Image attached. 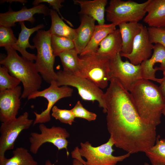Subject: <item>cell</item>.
<instances>
[{"label":"cell","instance_id":"cell-20","mask_svg":"<svg viewBox=\"0 0 165 165\" xmlns=\"http://www.w3.org/2000/svg\"><path fill=\"white\" fill-rule=\"evenodd\" d=\"M144 21L149 27L165 28V0H149Z\"/></svg>","mask_w":165,"mask_h":165},{"label":"cell","instance_id":"cell-36","mask_svg":"<svg viewBox=\"0 0 165 165\" xmlns=\"http://www.w3.org/2000/svg\"><path fill=\"white\" fill-rule=\"evenodd\" d=\"M0 3H3L5 2H9L11 3L12 2H19L22 3L24 4L27 2L26 0H0Z\"/></svg>","mask_w":165,"mask_h":165},{"label":"cell","instance_id":"cell-40","mask_svg":"<svg viewBox=\"0 0 165 165\" xmlns=\"http://www.w3.org/2000/svg\"><path fill=\"white\" fill-rule=\"evenodd\" d=\"M144 165H152L151 164L148 163H145L144 164Z\"/></svg>","mask_w":165,"mask_h":165},{"label":"cell","instance_id":"cell-15","mask_svg":"<svg viewBox=\"0 0 165 165\" xmlns=\"http://www.w3.org/2000/svg\"><path fill=\"white\" fill-rule=\"evenodd\" d=\"M21 87L0 92V120L1 123L16 118L20 108Z\"/></svg>","mask_w":165,"mask_h":165},{"label":"cell","instance_id":"cell-21","mask_svg":"<svg viewBox=\"0 0 165 165\" xmlns=\"http://www.w3.org/2000/svg\"><path fill=\"white\" fill-rule=\"evenodd\" d=\"M122 39L119 29L108 34L100 43L96 52L110 60L114 58L121 52Z\"/></svg>","mask_w":165,"mask_h":165},{"label":"cell","instance_id":"cell-19","mask_svg":"<svg viewBox=\"0 0 165 165\" xmlns=\"http://www.w3.org/2000/svg\"><path fill=\"white\" fill-rule=\"evenodd\" d=\"M19 23L21 27V31L19 34L16 42L12 47L16 50L18 51L23 57L34 62L36 59V55L28 53L26 50L27 48L31 49L35 48L34 45L32 46L30 44L29 39L31 35L34 32L43 28L44 27V25L41 24L29 28L26 26L24 22H20Z\"/></svg>","mask_w":165,"mask_h":165},{"label":"cell","instance_id":"cell-35","mask_svg":"<svg viewBox=\"0 0 165 165\" xmlns=\"http://www.w3.org/2000/svg\"><path fill=\"white\" fill-rule=\"evenodd\" d=\"M163 77L162 78L161 81L160 83V85L159 86L161 92L165 99V72H163Z\"/></svg>","mask_w":165,"mask_h":165},{"label":"cell","instance_id":"cell-3","mask_svg":"<svg viewBox=\"0 0 165 165\" xmlns=\"http://www.w3.org/2000/svg\"><path fill=\"white\" fill-rule=\"evenodd\" d=\"M5 49L7 55L1 60L0 64L22 83L23 90L20 98H28L41 87L42 78L34 62L19 55L12 47Z\"/></svg>","mask_w":165,"mask_h":165},{"label":"cell","instance_id":"cell-10","mask_svg":"<svg viewBox=\"0 0 165 165\" xmlns=\"http://www.w3.org/2000/svg\"><path fill=\"white\" fill-rule=\"evenodd\" d=\"M73 91V89L68 86H58L54 80L51 82L48 88L42 91H37L30 95L28 97V100L42 97L46 98L48 102L46 109L40 113L34 112L35 118L33 125L49 122L51 120L50 111L54 104L62 98L72 96Z\"/></svg>","mask_w":165,"mask_h":165},{"label":"cell","instance_id":"cell-28","mask_svg":"<svg viewBox=\"0 0 165 165\" xmlns=\"http://www.w3.org/2000/svg\"><path fill=\"white\" fill-rule=\"evenodd\" d=\"M51 45L54 56H58L61 53L75 48L73 41L64 37L51 35Z\"/></svg>","mask_w":165,"mask_h":165},{"label":"cell","instance_id":"cell-22","mask_svg":"<svg viewBox=\"0 0 165 165\" xmlns=\"http://www.w3.org/2000/svg\"><path fill=\"white\" fill-rule=\"evenodd\" d=\"M141 24L132 22L121 24L118 26L122 39V47L120 53H130L132 50L134 40L141 30Z\"/></svg>","mask_w":165,"mask_h":165},{"label":"cell","instance_id":"cell-13","mask_svg":"<svg viewBox=\"0 0 165 165\" xmlns=\"http://www.w3.org/2000/svg\"><path fill=\"white\" fill-rule=\"evenodd\" d=\"M154 46L150 40L147 28L141 24V31L134 40L131 52L120 54L131 63L138 65L151 57Z\"/></svg>","mask_w":165,"mask_h":165},{"label":"cell","instance_id":"cell-17","mask_svg":"<svg viewBox=\"0 0 165 165\" xmlns=\"http://www.w3.org/2000/svg\"><path fill=\"white\" fill-rule=\"evenodd\" d=\"M81 24L76 29V36L73 41L75 48L79 55L90 41L94 31L95 20L86 15H82Z\"/></svg>","mask_w":165,"mask_h":165},{"label":"cell","instance_id":"cell-14","mask_svg":"<svg viewBox=\"0 0 165 165\" xmlns=\"http://www.w3.org/2000/svg\"><path fill=\"white\" fill-rule=\"evenodd\" d=\"M41 14L44 16L50 15V9L44 4H41L28 9L23 7L21 9L14 11L9 9L7 12L0 14V26L11 27L16 25L15 23L28 21L32 24L35 21L34 15Z\"/></svg>","mask_w":165,"mask_h":165},{"label":"cell","instance_id":"cell-4","mask_svg":"<svg viewBox=\"0 0 165 165\" xmlns=\"http://www.w3.org/2000/svg\"><path fill=\"white\" fill-rule=\"evenodd\" d=\"M114 145L110 137L106 143L97 147L93 146L88 141L81 142L80 148L76 147L71 152V156L80 160L84 165H116L129 157L130 154L127 153L119 156H113Z\"/></svg>","mask_w":165,"mask_h":165},{"label":"cell","instance_id":"cell-16","mask_svg":"<svg viewBox=\"0 0 165 165\" xmlns=\"http://www.w3.org/2000/svg\"><path fill=\"white\" fill-rule=\"evenodd\" d=\"M151 57L140 64L142 75L145 79L152 80L159 83L162 79L156 78L157 70L165 72V48L159 43L155 44Z\"/></svg>","mask_w":165,"mask_h":165},{"label":"cell","instance_id":"cell-18","mask_svg":"<svg viewBox=\"0 0 165 165\" xmlns=\"http://www.w3.org/2000/svg\"><path fill=\"white\" fill-rule=\"evenodd\" d=\"M74 4L79 5L81 15L90 16L97 21L98 24H105V7L108 3L107 0H74Z\"/></svg>","mask_w":165,"mask_h":165},{"label":"cell","instance_id":"cell-8","mask_svg":"<svg viewBox=\"0 0 165 165\" xmlns=\"http://www.w3.org/2000/svg\"><path fill=\"white\" fill-rule=\"evenodd\" d=\"M149 1L140 3L130 0H111L106 9V19L116 26L124 23L138 22L145 16Z\"/></svg>","mask_w":165,"mask_h":165},{"label":"cell","instance_id":"cell-1","mask_svg":"<svg viewBox=\"0 0 165 165\" xmlns=\"http://www.w3.org/2000/svg\"><path fill=\"white\" fill-rule=\"evenodd\" d=\"M105 93L108 131L114 145L132 154L145 152L155 144L156 127L143 121L136 109L130 92L112 79Z\"/></svg>","mask_w":165,"mask_h":165},{"label":"cell","instance_id":"cell-25","mask_svg":"<svg viewBox=\"0 0 165 165\" xmlns=\"http://www.w3.org/2000/svg\"><path fill=\"white\" fill-rule=\"evenodd\" d=\"M13 156L9 158H0V165H38L27 149L22 147L17 148L13 151Z\"/></svg>","mask_w":165,"mask_h":165},{"label":"cell","instance_id":"cell-24","mask_svg":"<svg viewBox=\"0 0 165 165\" xmlns=\"http://www.w3.org/2000/svg\"><path fill=\"white\" fill-rule=\"evenodd\" d=\"M54 10L50 9L51 24L49 30L51 35L65 37L73 41L76 36V29L66 24Z\"/></svg>","mask_w":165,"mask_h":165},{"label":"cell","instance_id":"cell-23","mask_svg":"<svg viewBox=\"0 0 165 165\" xmlns=\"http://www.w3.org/2000/svg\"><path fill=\"white\" fill-rule=\"evenodd\" d=\"M116 26L112 23L95 25L90 41L80 55L96 52L101 42L108 34L116 29Z\"/></svg>","mask_w":165,"mask_h":165},{"label":"cell","instance_id":"cell-30","mask_svg":"<svg viewBox=\"0 0 165 165\" xmlns=\"http://www.w3.org/2000/svg\"><path fill=\"white\" fill-rule=\"evenodd\" d=\"M51 116L61 122L72 125L75 118L71 110L61 109L54 105L52 109Z\"/></svg>","mask_w":165,"mask_h":165},{"label":"cell","instance_id":"cell-38","mask_svg":"<svg viewBox=\"0 0 165 165\" xmlns=\"http://www.w3.org/2000/svg\"><path fill=\"white\" fill-rule=\"evenodd\" d=\"M44 165H54V164L52 163L50 160H47L46 161Z\"/></svg>","mask_w":165,"mask_h":165},{"label":"cell","instance_id":"cell-11","mask_svg":"<svg viewBox=\"0 0 165 165\" xmlns=\"http://www.w3.org/2000/svg\"><path fill=\"white\" fill-rule=\"evenodd\" d=\"M33 120L29 118L25 112L13 120L2 123L0 127V158L5 157L6 151L13 149L15 142L20 133L29 129L33 124Z\"/></svg>","mask_w":165,"mask_h":165},{"label":"cell","instance_id":"cell-32","mask_svg":"<svg viewBox=\"0 0 165 165\" xmlns=\"http://www.w3.org/2000/svg\"><path fill=\"white\" fill-rule=\"evenodd\" d=\"M71 110L75 118L84 119L89 122L94 121L97 118V115L85 108L79 101H77Z\"/></svg>","mask_w":165,"mask_h":165},{"label":"cell","instance_id":"cell-2","mask_svg":"<svg viewBox=\"0 0 165 165\" xmlns=\"http://www.w3.org/2000/svg\"><path fill=\"white\" fill-rule=\"evenodd\" d=\"M129 92L141 119L156 126L159 125L165 99L159 87L148 79H142L133 85Z\"/></svg>","mask_w":165,"mask_h":165},{"label":"cell","instance_id":"cell-5","mask_svg":"<svg viewBox=\"0 0 165 165\" xmlns=\"http://www.w3.org/2000/svg\"><path fill=\"white\" fill-rule=\"evenodd\" d=\"M78 74L84 77L101 89H104L110 80V60L96 52L80 55Z\"/></svg>","mask_w":165,"mask_h":165},{"label":"cell","instance_id":"cell-27","mask_svg":"<svg viewBox=\"0 0 165 165\" xmlns=\"http://www.w3.org/2000/svg\"><path fill=\"white\" fill-rule=\"evenodd\" d=\"M75 48L60 53L59 57L63 70L78 74L79 70V57Z\"/></svg>","mask_w":165,"mask_h":165},{"label":"cell","instance_id":"cell-6","mask_svg":"<svg viewBox=\"0 0 165 165\" xmlns=\"http://www.w3.org/2000/svg\"><path fill=\"white\" fill-rule=\"evenodd\" d=\"M51 36L49 30H39L33 38L37 50L35 63L37 69L42 79L50 84L57 78L53 68L55 56L51 46Z\"/></svg>","mask_w":165,"mask_h":165},{"label":"cell","instance_id":"cell-29","mask_svg":"<svg viewBox=\"0 0 165 165\" xmlns=\"http://www.w3.org/2000/svg\"><path fill=\"white\" fill-rule=\"evenodd\" d=\"M20 82L19 79L10 75L5 67H0V92L14 89L19 86Z\"/></svg>","mask_w":165,"mask_h":165},{"label":"cell","instance_id":"cell-37","mask_svg":"<svg viewBox=\"0 0 165 165\" xmlns=\"http://www.w3.org/2000/svg\"><path fill=\"white\" fill-rule=\"evenodd\" d=\"M73 165H84L83 163L79 160L74 159L72 161Z\"/></svg>","mask_w":165,"mask_h":165},{"label":"cell","instance_id":"cell-31","mask_svg":"<svg viewBox=\"0 0 165 165\" xmlns=\"http://www.w3.org/2000/svg\"><path fill=\"white\" fill-rule=\"evenodd\" d=\"M17 40L11 27L0 26V47H12Z\"/></svg>","mask_w":165,"mask_h":165},{"label":"cell","instance_id":"cell-34","mask_svg":"<svg viewBox=\"0 0 165 165\" xmlns=\"http://www.w3.org/2000/svg\"><path fill=\"white\" fill-rule=\"evenodd\" d=\"M64 2V0H35L32 3V5L34 6H37L42 3H47L50 6H51L53 9L56 10L58 13V14L61 16L62 20L65 21L71 26L73 27L72 24L69 21L64 18L61 14L59 9L63 7V6L61 4L62 3Z\"/></svg>","mask_w":165,"mask_h":165},{"label":"cell","instance_id":"cell-26","mask_svg":"<svg viewBox=\"0 0 165 165\" xmlns=\"http://www.w3.org/2000/svg\"><path fill=\"white\" fill-rule=\"evenodd\" d=\"M145 153L151 164L165 165V139L157 136L155 144Z\"/></svg>","mask_w":165,"mask_h":165},{"label":"cell","instance_id":"cell-33","mask_svg":"<svg viewBox=\"0 0 165 165\" xmlns=\"http://www.w3.org/2000/svg\"><path fill=\"white\" fill-rule=\"evenodd\" d=\"M147 29L151 42L159 43L165 48V28L149 27Z\"/></svg>","mask_w":165,"mask_h":165},{"label":"cell","instance_id":"cell-7","mask_svg":"<svg viewBox=\"0 0 165 165\" xmlns=\"http://www.w3.org/2000/svg\"><path fill=\"white\" fill-rule=\"evenodd\" d=\"M56 82L57 85L70 86L76 88L82 99L94 102L98 101L99 106L106 113V105L104 100L105 93L92 82L81 75L60 70L56 72Z\"/></svg>","mask_w":165,"mask_h":165},{"label":"cell","instance_id":"cell-39","mask_svg":"<svg viewBox=\"0 0 165 165\" xmlns=\"http://www.w3.org/2000/svg\"><path fill=\"white\" fill-rule=\"evenodd\" d=\"M162 114L165 117V108L163 110L162 112Z\"/></svg>","mask_w":165,"mask_h":165},{"label":"cell","instance_id":"cell-12","mask_svg":"<svg viewBox=\"0 0 165 165\" xmlns=\"http://www.w3.org/2000/svg\"><path fill=\"white\" fill-rule=\"evenodd\" d=\"M110 80H117L129 92L134 84L140 79H145L140 64L135 65L127 60L123 61L120 53L110 60Z\"/></svg>","mask_w":165,"mask_h":165},{"label":"cell","instance_id":"cell-9","mask_svg":"<svg viewBox=\"0 0 165 165\" xmlns=\"http://www.w3.org/2000/svg\"><path fill=\"white\" fill-rule=\"evenodd\" d=\"M38 127L40 133L33 132L30 134V151L31 153L36 154L43 144L48 142L56 147L58 150L65 149L68 156V142L67 138L69 137L70 134L65 128L54 126L48 128L44 123L40 124Z\"/></svg>","mask_w":165,"mask_h":165}]
</instances>
